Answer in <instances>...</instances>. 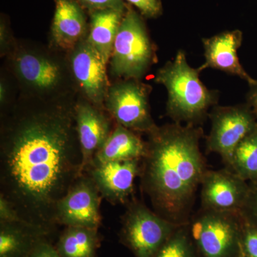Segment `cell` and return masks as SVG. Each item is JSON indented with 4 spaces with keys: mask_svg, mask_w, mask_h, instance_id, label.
Instances as JSON below:
<instances>
[{
    "mask_svg": "<svg viewBox=\"0 0 257 257\" xmlns=\"http://www.w3.org/2000/svg\"><path fill=\"white\" fill-rule=\"evenodd\" d=\"M82 8L90 10H126L123 0H77Z\"/></svg>",
    "mask_w": 257,
    "mask_h": 257,
    "instance_id": "23",
    "label": "cell"
},
{
    "mask_svg": "<svg viewBox=\"0 0 257 257\" xmlns=\"http://www.w3.org/2000/svg\"><path fill=\"white\" fill-rule=\"evenodd\" d=\"M74 114L82 154L81 172L83 175L90 170L96 153L110 135L111 122L100 107L85 99L76 101Z\"/></svg>",
    "mask_w": 257,
    "mask_h": 257,
    "instance_id": "13",
    "label": "cell"
},
{
    "mask_svg": "<svg viewBox=\"0 0 257 257\" xmlns=\"http://www.w3.org/2000/svg\"><path fill=\"white\" fill-rule=\"evenodd\" d=\"M201 72L189 65L183 50L157 71L155 82L167 89V113L175 122L198 125L217 102V92L203 84Z\"/></svg>",
    "mask_w": 257,
    "mask_h": 257,
    "instance_id": "3",
    "label": "cell"
},
{
    "mask_svg": "<svg viewBox=\"0 0 257 257\" xmlns=\"http://www.w3.org/2000/svg\"><path fill=\"white\" fill-rule=\"evenodd\" d=\"M254 114L248 104L213 106L207 151L219 155L227 167L236 147L256 126Z\"/></svg>",
    "mask_w": 257,
    "mask_h": 257,
    "instance_id": "9",
    "label": "cell"
},
{
    "mask_svg": "<svg viewBox=\"0 0 257 257\" xmlns=\"http://www.w3.org/2000/svg\"><path fill=\"white\" fill-rule=\"evenodd\" d=\"M246 182L227 168L207 170L201 184V207L241 213L249 193Z\"/></svg>",
    "mask_w": 257,
    "mask_h": 257,
    "instance_id": "12",
    "label": "cell"
},
{
    "mask_svg": "<svg viewBox=\"0 0 257 257\" xmlns=\"http://www.w3.org/2000/svg\"><path fill=\"white\" fill-rule=\"evenodd\" d=\"M8 32H7L6 28L4 23H1V52L5 53L7 52V48L8 47Z\"/></svg>",
    "mask_w": 257,
    "mask_h": 257,
    "instance_id": "30",
    "label": "cell"
},
{
    "mask_svg": "<svg viewBox=\"0 0 257 257\" xmlns=\"http://www.w3.org/2000/svg\"><path fill=\"white\" fill-rule=\"evenodd\" d=\"M102 199L89 174H83L72 188L59 201L56 208V222L64 226H81L99 229Z\"/></svg>",
    "mask_w": 257,
    "mask_h": 257,
    "instance_id": "10",
    "label": "cell"
},
{
    "mask_svg": "<svg viewBox=\"0 0 257 257\" xmlns=\"http://www.w3.org/2000/svg\"><path fill=\"white\" fill-rule=\"evenodd\" d=\"M151 88L138 79H124L110 86L104 105L116 124L137 133H151L157 127L154 121L149 94Z\"/></svg>",
    "mask_w": 257,
    "mask_h": 257,
    "instance_id": "8",
    "label": "cell"
},
{
    "mask_svg": "<svg viewBox=\"0 0 257 257\" xmlns=\"http://www.w3.org/2000/svg\"><path fill=\"white\" fill-rule=\"evenodd\" d=\"M250 87L251 89L247 94V104L252 109L253 113L257 115V82Z\"/></svg>",
    "mask_w": 257,
    "mask_h": 257,
    "instance_id": "29",
    "label": "cell"
},
{
    "mask_svg": "<svg viewBox=\"0 0 257 257\" xmlns=\"http://www.w3.org/2000/svg\"><path fill=\"white\" fill-rule=\"evenodd\" d=\"M109 61L112 75L138 80L156 62L155 47L145 23L132 8H126Z\"/></svg>",
    "mask_w": 257,
    "mask_h": 257,
    "instance_id": "5",
    "label": "cell"
},
{
    "mask_svg": "<svg viewBox=\"0 0 257 257\" xmlns=\"http://www.w3.org/2000/svg\"><path fill=\"white\" fill-rule=\"evenodd\" d=\"M7 99H8V89H7L6 84L2 80L0 84V102L2 105L3 104V106H5L7 103Z\"/></svg>",
    "mask_w": 257,
    "mask_h": 257,
    "instance_id": "31",
    "label": "cell"
},
{
    "mask_svg": "<svg viewBox=\"0 0 257 257\" xmlns=\"http://www.w3.org/2000/svg\"><path fill=\"white\" fill-rule=\"evenodd\" d=\"M138 134L116 124L96 153L93 165L109 162L143 160L147 154V143Z\"/></svg>",
    "mask_w": 257,
    "mask_h": 257,
    "instance_id": "18",
    "label": "cell"
},
{
    "mask_svg": "<svg viewBox=\"0 0 257 257\" xmlns=\"http://www.w3.org/2000/svg\"><path fill=\"white\" fill-rule=\"evenodd\" d=\"M147 18H156L162 11L160 0H126Z\"/></svg>",
    "mask_w": 257,
    "mask_h": 257,
    "instance_id": "25",
    "label": "cell"
},
{
    "mask_svg": "<svg viewBox=\"0 0 257 257\" xmlns=\"http://www.w3.org/2000/svg\"><path fill=\"white\" fill-rule=\"evenodd\" d=\"M226 168L243 180L257 182V124L236 147Z\"/></svg>",
    "mask_w": 257,
    "mask_h": 257,
    "instance_id": "21",
    "label": "cell"
},
{
    "mask_svg": "<svg viewBox=\"0 0 257 257\" xmlns=\"http://www.w3.org/2000/svg\"><path fill=\"white\" fill-rule=\"evenodd\" d=\"M87 20L77 0H55L51 40L56 48L70 52L87 38Z\"/></svg>",
    "mask_w": 257,
    "mask_h": 257,
    "instance_id": "16",
    "label": "cell"
},
{
    "mask_svg": "<svg viewBox=\"0 0 257 257\" xmlns=\"http://www.w3.org/2000/svg\"><path fill=\"white\" fill-rule=\"evenodd\" d=\"M23 219L14 207L6 198L0 195V223L15 222Z\"/></svg>",
    "mask_w": 257,
    "mask_h": 257,
    "instance_id": "27",
    "label": "cell"
},
{
    "mask_svg": "<svg viewBox=\"0 0 257 257\" xmlns=\"http://www.w3.org/2000/svg\"><path fill=\"white\" fill-rule=\"evenodd\" d=\"M15 77L30 97L68 96L69 64L57 56L35 49L18 47L11 57Z\"/></svg>",
    "mask_w": 257,
    "mask_h": 257,
    "instance_id": "4",
    "label": "cell"
},
{
    "mask_svg": "<svg viewBox=\"0 0 257 257\" xmlns=\"http://www.w3.org/2000/svg\"><path fill=\"white\" fill-rule=\"evenodd\" d=\"M241 214L246 221L257 224V182L253 188H250L247 200Z\"/></svg>",
    "mask_w": 257,
    "mask_h": 257,
    "instance_id": "24",
    "label": "cell"
},
{
    "mask_svg": "<svg viewBox=\"0 0 257 257\" xmlns=\"http://www.w3.org/2000/svg\"><path fill=\"white\" fill-rule=\"evenodd\" d=\"M55 234L24 220L0 223V257H28L37 243Z\"/></svg>",
    "mask_w": 257,
    "mask_h": 257,
    "instance_id": "17",
    "label": "cell"
},
{
    "mask_svg": "<svg viewBox=\"0 0 257 257\" xmlns=\"http://www.w3.org/2000/svg\"><path fill=\"white\" fill-rule=\"evenodd\" d=\"M142 160L109 162L94 165L87 172L101 197L113 204H127L133 199L135 179L140 177Z\"/></svg>",
    "mask_w": 257,
    "mask_h": 257,
    "instance_id": "14",
    "label": "cell"
},
{
    "mask_svg": "<svg viewBox=\"0 0 257 257\" xmlns=\"http://www.w3.org/2000/svg\"><path fill=\"white\" fill-rule=\"evenodd\" d=\"M125 13L126 10H116L91 12L89 30L86 39L106 64L110 60L115 39Z\"/></svg>",
    "mask_w": 257,
    "mask_h": 257,
    "instance_id": "19",
    "label": "cell"
},
{
    "mask_svg": "<svg viewBox=\"0 0 257 257\" xmlns=\"http://www.w3.org/2000/svg\"><path fill=\"white\" fill-rule=\"evenodd\" d=\"M242 40V32L238 30L221 32L209 38L202 39L205 62L199 69L202 72L207 68L218 69L239 77L249 86L253 85L257 80L245 71L238 57V50Z\"/></svg>",
    "mask_w": 257,
    "mask_h": 257,
    "instance_id": "15",
    "label": "cell"
},
{
    "mask_svg": "<svg viewBox=\"0 0 257 257\" xmlns=\"http://www.w3.org/2000/svg\"><path fill=\"white\" fill-rule=\"evenodd\" d=\"M148 136L140 174L142 190L158 215L187 224L208 170L200 150L202 128L174 122L157 126Z\"/></svg>",
    "mask_w": 257,
    "mask_h": 257,
    "instance_id": "2",
    "label": "cell"
},
{
    "mask_svg": "<svg viewBox=\"0 0 257 257\" xmlns=\"http://www.w3.org/2000/svg\"><path fill=\"white\" fill-rule=\"evenodd\" d=\"M179 226L164 219L133 197L121 217L120 241L135 257H155Z\"/></svg>",
    "mask_w": 257,
    "mask_h": 257,
    "instance_id": "6",
    "label": "cell"
},
{
    "mask_svg": "<svg viewBox=\"0 0 257 257\" xmlns=\"http://www.w3.org/2000/svg\"><path fill=\"white\" fill-rule=\"evenodd\" d=\"M101 241L99 229L64 226L54 245L62 257H99Z\"/></svg>",
    "mask_w": 257,
    "mask_h": 257,
    "instance_id": "20",
    "label": "cell"
},
{
    "mask_svg": "<svg viewBox=\"0 0 257 257\" xmlns=\"http://www.w3.org/2000/svg\"><path fill=\"white\" fill-rule=\"evenodd\" d=\"M243 219L241 213L200 209L188 226L193 239L205 257H228L237 243Z\"/></svg>",
    "mask_w": 257,
    "mask_h": 257,
    "instance_id": "7",
    "label": "cell"
},
{
    "mask_svg": "<svg viewBox=\"0 0 257 257\" xmlns=\"http://www.w3.org/2000/svg\"><path fill=\"white\" fill-rule=\"evenodd\" d=\"M75 104L30 96L2 118L0 195L23 220L54 232L57 203L82 175Z\"/></svg>",
    "mask_w": 257,
    "mask_h": 257,
    "instance_id": "1",
    "label": "cell"
},
{
    "mask_svg": "<svg viewBox=\"0 0 257 257\" xmlns=\"http://www.w3.org/2000/svg\"><path fill=\"white\" fill-rule=\"evenodd\" d=\"M28 257H62L57 252L52 239L42 240L32 250Z\"/></svg>",
    "mask_w": 257,
    "mask_h": 257,
    "instance_id": "28",
    "label": "cell"
},
{
    "mask_svg": "<svg viewBox=\"0 0 257 257\" xmlns=\"http://www.w3.org/2000/svg\"><path fill=\"white\" fill-rule=\"evenodd\" d=\"M243 226L246 229L243 237L245 251L248 257H257V229L251 227L249 223L244 219Z\"/></svg>",
    "mask_w": 257,
    "mask_h": 257,
    "instance_id": "26",
    "label": "cell"
},
{
    "mask_svg": "<svg viewBox=\"0 0 257 257\" xmlns=\"http://www.w3.org/2000/svg\"><path fill=\"white\" fill-rule=\"evenodd\" d=\"M106 64L87 39L69 52V68L72 80L84 99L98 107L104 104L109 88Z\"/></svg>",
    "mask_w": 257,
    "mask_h": 257,
    "instance_id": "11",
    "label": "cell"
},
{
    "mask_svg": "<svg viewBox=\"0 0 257 257\" xmlns=\"http://www.w3.org/2000/svg\"><path fill=\"white\" fill-rule=\"evenodd\" d=\"M185 226L181 225L175 229L155 257H192L189 240L184 231Z\"/></svg>",
    "mask_w": 257,
    "mask_h": 257,
    "instance_id": "22",
    "label": "cell"
}]
</instances>
